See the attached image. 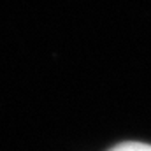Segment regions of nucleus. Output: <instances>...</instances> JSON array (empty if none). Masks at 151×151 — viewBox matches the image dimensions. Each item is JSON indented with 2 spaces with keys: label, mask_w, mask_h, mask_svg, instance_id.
I'll return each instance as SVG.
<instances>
[{
  "label": "nucleus",
  "mask_w": 151,
  "mask_h": 151,
  "mask_svg": "<svg viewBox=\"0 0 151 151\" xmlns=\"http://www.w3.org/2000/svg\"><path fill=\"white\" fill-rule=\"evenodd\" d=\"M109 151H151V144H144V142H123L114 146Z\"/></svg>",
  "instance_id": "1"
}]
</instances>
